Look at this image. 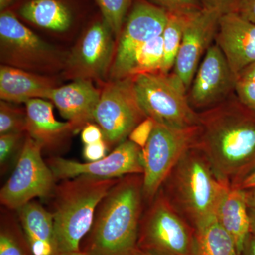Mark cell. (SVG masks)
Listing matches in <instances>:
<instances>
[{"label":"cell","instance_id":"cell-9","mask_svg":"<svg viewBox=\"0 0 255 255\" xmlns=\"http://www.w3.org/2000/svg\"><path fill=\"white\" fill-rule=\"evenodd\" d=\"M42 146L26 135L12 174L0 191L1 205L17 210L35 198L53 197L56 178L42 158Z\"/></svg>","mask_w":255,"mask_h":255},{"label":"cell","instance_id":"cell-37","mask_svg":"<svg viewBox=\"0 0 255 255\" xmlns=\"http://www.w3.org/2000/svg\"><path fill=\"white\" fill-rule=\"evenodd\" d=\"M240 255H255V236L250 234Z\"/></svg>","mask_w":255,"mask_h":255},{"label":"cell","instance_id":"cell-20","mask_svg":"<svg viewBox=\"0 0 255 255\" xmlns=\"http://www.w3.org/2000/svg\"><path fill=\"white\" fill-rule=\"evenodd\" d=\"M21 229L33 255H58L54 220L36 201H31L16 210Z\"/></svg>","mask_w":255,"mask_h":255},{"label":"cell","instance_id":"cell-43","mask_svg":"<svg viewBox=\"0 0 255 255\" xmlns=\"http://www.w3.org/2000/svg\"><path fill=\"white\" fill-rule=\"evenodd\" d=\"M58 255H90L86 252L82 251L68 252V253H60Z\"/></svg>","mask_w":255,"mask_h":255},{"label":"cell","instance_id":"cell-41","mask_svg":"<svg viewBox=\"0 0 255 255\" xmlns=\"http://www.w3.org/2000/svg\"><path fill=\"white\" fill-rule=\"evenodd\" d=\"M250 221H251V233L255 236V209L249 208Z\"/></svg>","mask_w":255,"mask_h":255},{"label":"cell","instance_id":"cell-31","mask_svg":"<svg viewBox=\"0 0 255 255\" xmlns=\"http://www.w3.org/2000/svg\"><path fill=\"white\" fill-rule=\"evenodd\" d=\"M155 124V122L152 119L146 118L132 130L129 135L128 140L143 149L150 138Z\"/></svg>","mask_w":255,"mask_h":255},{"label":"cell","instance_id":"cell-6","mask_svg":"<svg viewBox=\"0 0 255 255\" xmlns=\"http://www.w3.org/2000/svg\"><path fill=\"white\" fill-rule=\"evenodd\" d=\"M139 226L137 249L150 255H196L195 231L159 189Z\"/></svg>","mask_w":255,"mask_h":255},{"label":"cell","instance_id":"cell-38","mask_svg":"<svg viewBox=\"0 0 255 255\" xmlns=\"http://www.w3.org/2000/svg\"><path fill=\"white\" fill-rule=\"evenodd\" d=\"M237 79L251 80L255 82V63L243 70L238 75Z\"/></svg>","mask_w":255,"mask_h":255},{"label":"cell","instance_id":"cell-40","mask_svg":"<svg viewBox=\"0 0 255 255\" xmlns=\"http://www.w3.org/2000/svg\"><path fill=\"white\" fill-rule=\"evenodd\" d=\"M248 207L255 209V189L246 190Z\"/></svg>","mask_w":255,"mask_h":255},{"label":"cell","instance_id":"cell-26","mask_svg":"<svg viewBox=\"0 0 255 255\" xmlns=\"http://www.w3.org/2000/svg\"><path fill=\"white\" fill-rule=\"evenodd\" d=\"M14 223L1 222L0 255H33L23 231Z\"/></svg>","mask_w":255,"mask_h":255},{"label":"cell","instance_id":"cell-11","mask_svg":"<svg viewBox=\"0 0 255 255\" xmlns=\"http://www.w3.org/2000/svg\"><path fill=\"white\" fill-rule=\"evenodd\" d=\"M167 21V11L157 5L145 1L135 3L119 37L110 80L128 78L137 51L147 41L162 36Z\"/></svg>","mask_w":255,"mask_h":255},{"label":"cell","instance_id":"cell-8","mask_svg":"<svg viewBox=\"0 0 255 255\" xmlns=\"http://www.w3.org/2000/svg\"><path fill=\"white\" fill-rule=\"evenodd\" d=\"M199 126L177 129L155 124L148 141L142 149L144 201L153 200L179 159L195 145Z\"/></svg>","mask_w":255,"mask_h":255},{"label":"cell","instance_id":"cell-35","mask_svg":"<svg viewBox=\"0 0 255 255\" xmlns=\"http://www.w3.org/2000/svg\"><path fill=\"white\" fill-rule=\"evenodd\" d=\"M81 140L85 145H90L105 139L100 127L97 124L90 123L82 129Z\"/></svg>","mask_w":255,"mask_h":255},{"label":"cell","instance_id":"cell-29","mask_svg":"<svg viewBox=\"0 0 255 255\" xmlns=\"http://www.w3.org/2000/svg\"><path fill=\"white\" fill-rule=\"evenodd\" d=\"M26 132L6 133L0 135V164L1 170H5L13 157L17 153L19 147H22Z\"/></svg>","mask_w":255,"mask_h":255},{"label":"cell","instance_id":"cell-30","mask_svg":"<svg viewBox=\"0 0 255 255\" xmlns=\"http://www.w3.org/2000/svg\"><path fill=\"white\" fill-rule=\"evenodd\" d=\"M167 12L194 13L202 9L200 0H152Z\"/></svg>","mask_w":255,"mask_h":255},{"label":"cell","instance_id":"cell-14","mask_svg":"<svg viewBox=\"0 0 255 255\" xmlns=\"http://www.w3.org/2000/svg\"><path fill=\"white\" fill-rule=\"evenodd\" d=\"M221 14L216 10L204 9L192 15L184 30L175 64L174 75L189 90L201 63L216 32Z\"/></svg>","mask_w":255,"mask_h":255},{"label":"cell","instance_id":"cell-16","mask_svg":"<svg viewBox=\"0 0 255 255\" xmlns=\"http://www.w3.org/2000/svg\"><path fill=\"white\" fill-rule=\"evenodd\" d=\"M215 41L236 78L255 63V24L235 11L221 15Z\"/></svg>","mask_w":255,"mask_h":255},{"label":"cell","instance_id":"cell-17","mask_svg":"<svg viewBox=\"0 0 255 255\" xmlns=\"http://www.w3.org/2000/svg\"><path fill=\"white\" fill-rule=\"evenodd\" d=\"M101 91L92 80H73L50 92L48 100L54 104L60 115L73 126L75 132L94 122V114L100 101Z\"/></svg>","mask_w":255,"mask_h":255},{"label":"cell","instance_id":"cell-42","mask_svg":"<svg viewBox=\"0 0 255 255\" xmlns=\"http://www.w3.org/2000/svg\"><path fill=\"white\" fill-rule=\"evenodd\" d=\"M15 0H0V10L5 11L14 2Z\"/></svg>","mask_w":255,"mask_h":255},{"label":"cell","instance_id":"cell-15","mask_svg":"<svg viewBox=\"0 0 255 255\" xmlns=\"http://www.w3.org/2000/svg\"><path fill=\"white\" fill-rule=\"evenodd\" d=\"M237 80L216 43L206 51L187 95L193 109L212 108L227 99Z\"/></svg>","mask_w":255,"mask_h":255},{"label":"cell","instance_id":"cell-33","mask_svg":"<svg viewBox=\"0 0 255 255\" xmlns=\"http://www.w3.org/2000/svg\"><path fill=\"white\" fill-rule=\"evenodd\" d=\"M109 149V146L105 140L90 145H85L83 157L87 162H95L105 157Z\"/></svg>","mask_w":255,"mask_h":255},{"label":"cell","instance_id":"cell-28","mask_svg":"<svg viewBox=\"0 0 255 255\" xmlns=\"http://www.w3.org/2000/svg\"><path fill=\"white\" fill-rule=\"evenodd\" d=\"M26 108L16 107L11 102H0V134L26 132Z\"/></svg>","mask_w":255,"mask_h":255},{"label":"cell","instance_id":"cell-34","mask_svg":"<svg viewBox=\"0 0 255 255\" xmlns=\"http://www.w3.org/2000/svg\"><path fill=\"white\" fill-rule=\"evenodd\" d=\"M239 0H200L202 8L216 10L221 14L234 11Z\"/></svg>","mask_w":255,"mask_h":255},{"label":"cell","instance_id":"cell-21","mask_svg":"<svg viewBox=\"0 0 255 255\" xmlns=\"http://www.w3.org/2000/svg\"><path fill=\"white\" fill-rule=\"evenodd\" d=\"M215 217L232 238L238 255H241L245 243L251 234L246 189L238 186L228 187L220 201Z\"/></svg>","mask_w":255,"mask_h":255},{"label":"cell","instance_id":"cell-32","mask_svg":"<svg viewBox=\"0 0 255 255\" xmlns=\"http://www.w3.org/2000/svg\"><path fill=\"white\" fill-rule=\"evenodd\" d=\"M238 100L255 111V82L237 79L235 86Z\"/></svg>","mask_w":255,"mask_h":255},{"label":"cell","instance_id":"cell-24","mask_svg":"<svg viewBox=\"0 0 255 255\" xmlns=\"http://www.w3.org/2000/svg\"><path fill=\"white\" fill-rule=\"evenodd\" d=\"M194 13L167 12V24L162 33L164 45L162 73L169 74L171 69L174 68L184 30Z\"/></svg>","mask_w":255,"mask_h":255},{"label":"cell","instance_id":"cell-13","mask_svg":"<svg viewBox=\"0 0 255 255\" xmlns=\"http://www.w3.org/2000/svg\"><path fill=\"white\" fill-rule=\"evenodd\" d=\"M113 36L103 18L94 23L67 57L65 76L73 80H104L114 61Z\"/></svg>","mask_w":255,"mask_h":255},{"label":"cell","instance_id":"cell-22","mask_svg":"<svg viewBox=\"0 0 255 255\" xmlns=\"http://www.w3.org/2000/svg\"><path fill=\"white\" fill-rule=\"evenodd\" d=\"M18 14L38 27L56 32L67 31L73 21L72 10L63 0H28Z\"/></svg>","mask_w":255,"mask_h":255},{"label":"cell","instance_id":"cell-44","mask_svg":"<svg viewBox=\"0 0 255 255\" xmlns=\"http://www.w3.org/2000/svg\"><path fill=\"white\" fill-rule=\"evenodd\" d=\"M135 255H150L147 254V253H144V252H142L141 251H140V250L137 249L136 253H135Z\"/></svg>","mask_w":255,"mask_h":255},{"label":"cell","instance_id":"cell-4","mask_svg":"<svg viewBox=\"0 0 255 255\" xmlns=\"http://www.w3.org/2000/svg\"><path fill=\"white\" fill-rule=\"evenodd\" d=\"M118 180L80 176L56 186L51 212L58 255L81 250V242L91 230L98 206Z\"/></svg>","mask_w":255,"mask_h":255},{"label":"cell","instance_id":"cell-5","mask_svg":"<svg viewBox=\"0 0 255 255\" xmlns=\"http://www.w3.org/2000/svg\"><path fill=\"white\" fill-rule=\"evenodd\" d=\"M132 80L137 103L147 118L173 128L199 125V114L191 107L187 90L174 74H142Z\"/></svg>","mask_w":255,"mask_h":255},{"label":"cell","instance_id":"cell-39","mask_svg":"<svg viewBox=\"0 0 255 255\" xmlns=\"http://www.w3.org/2000/svg\"><path fill=\"white\" fill-rule=\"evenodd\" d=\"M238 187L242 188V189H246V190L255 189V170L253 171L249 175L247 176L243 179V182L238 185Z\"/></svg>","mask_w":255,"mask_h":255},{"label":"cell","instance_id":"cell-19","mask_svg":"<svg viewBox=\"0 0 255 255\" xmlns=\"http://www.w3.org/2000/svg\"><path fill=\"white\" fill-rule=\"evenodd\" d=\"M58 87L50 75L31 73L8 66L0 68V98L11 103H26L32 99L48 100L50 92Z\"/></svg>","mask_w":255,"mask_h":255},{"label":"cell","instance_id":"cell-10","mask_svg":"<svg viewBox=\"0 0 255 255\" xmlns=\"http://www.w3.org/2000/svg\"><path fill=\"white\" fill-rule=\"evenodd\" d=\"M147 118L137 103L132 78L110 80L101 91L94 122L104 134L109 148L127 140L132 130Z\"/></svg>","mask_w":255,"mask_h":255},{"label":"cell","instance_id":"cell-7","mask_svg":"<svg viewBox=\"0 0 255 255\" xmlns=\"http://www.w3.org/2000/svg\"><path fill=\"white\" fill-rule=\"evenodd\" d=\"M0 50L3 65L46 75L65 68L68 57L43 41L9 10L0 15Z\"/></svg>","mask_w":255,"mask_h":255},{"label":"cell","instance_id":"cell-3","mask_svg":"<svg viewBox=\"0 0 255 255\" xmlns=\"http://www.w3.org/2000/svg\"><path fill=\"white\" fill-rule=\"evenodd\" d=\"M163 185L161 189L167 199L194 228L215 217L220 201L231 187L218 177L195 145L179 159Z\"/></svg>","mask_w":255,"mask_h":255},{"label":"cell","instance_id":"cell-2","mask_svg":"<svg viewBox=\"0 0 255 255\" xmlns=\"http://www.w3.org/2000/svg\"><path fill=\"white\" fill-rule=\"evenodd\" d=\"M142 182V174L119 178L97 208L83 251L90 255H135Z\"/></svg>","mask_w":255,"mask_h":255},{"label":"cell","instance_id":"cell-27","mask_svg":"<svg viewBox=\"0 0 255 255\" xmlns=\"http://www.w3.org/2000/svg\"><path fill=\"white\" fill-rule=\"evenodd\" d=\"M103 19L110 26L116 38L120 37L131 0H95Z\"/></svg>","mask_w":255,"mask_h":255},{"label":"cell","instance_id":"cell-36","mask_svg":"<svg viewBox=\"0 0 255 255\" xmlns=\"http://www.w3.org/2000/svg\"><path fill=\"white\" fill-rule=\"evenodd\" d=\"M234 11L255 24V0H239Z\"/></svg>","mask_w":255,"mask_h":255},{"label":"cell","instance_id":"cell-25","mask_svg":"<svg viewBox=\"0 0 255 255\" xmlns=\"http://www.w3.org/2000/svg\"><path fill=\"white\" fill-rule=\"evenodd\" d=\"M164 60L163 38L162 36L147 41L137 51L128 78L142 74L162 73Z\"/></svg>","mask_w":255,"mask_h":255},{"label":"cell","instance_id":"cell-12","mask_svg":"<svg viewBox=\"0 0 255 255\" xmlns=\"http://www.w3.org/2000/svg\"><path fill=\"white\" fill-rule=\"evenodd\" d=\"M47 164L57 180L87 176L97 179H119L130 174H143L142 149L130 140L117 146L111 153L95 162L82 163L55 156Z\"/></svg>","mask_w":255,"mask_h":255},{"label":"cell","instance_id":"cell-23","mask_svg":"<svg viewBox=\"0 0 255 255\" xmlns=\"http://www.w3.org/2000/svg\"><path fill=\"white\" fill-rule=\"evenodd\" d=\"M196 255H238L236 245L216 217L194 228Z\"/></svg>","mask_w":255,"mask_h":255},{"label":"cell","instance_id":"cell-1","mask_svg":"<svg viewBox=\"0 0 255 255\" xmlns=\"http://www.w3.org/2000/svg\"><path fill=\"white\" fill-rule=\"evenodd\" d=\"M195 146L219 179L239 185L255 161V111L237 97L199 114Z\"/></svg>","mask_w":255,"mask_h":255},{"label":"cell","instance_id":"cell-18","mask_svg":"<svg viewBox=\"0 0 255 255\" xmlns=\"http://www.w3.org/2000/svg\"><path fill=\"white\" fill-rule=\"evenodd\" d=\"M25 105L28 136L38 142L43 150L49 152L60 150L75 132L72 124L55 118L52 102L43 99H32Z\"/></svg>","mask_w":255,"mask_h":255}]
</instances>
